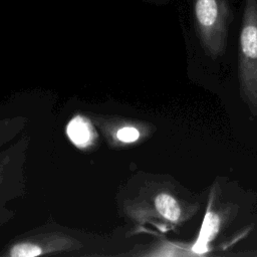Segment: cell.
<instances>
[{"mask_svg": "<svg viewBox=\"0 0 257 257\" xmlns=\"http://www.w3.org/2000/svg\"><path fill=\"white\" fill-rule=\"evenodd\" d=\"M25 116H13L0 119V148L15 140L28 124Z\"/></svg>", "mask_w": 257, "mask_h": 257, "instance_id": "obj_10", "label": "cell"}, {"mask_svg": "<svg viewBox=\"0 0 257 257\" xmlns=\"http://www.w3.org/2000/svg\"><path fill=\"white\" fill-rule=\"evenodd\" d=\"M238 81L241 99L257 116V0H245L239 35Z\"/></svg>", "mask_w": 257, "mask_h": 257, "instance_id": "obj_2", "label": "cell"}, {"mask_svg": "<svg viewBox=\"0 0 257 257\" xmlns=\"http://www.w3.org/2000/svg\"><path fill=\"white\" fill-rule=\"evenodd\" d=\"M238 212V206L232 202H222L221 189L218 184L214 183L210 189V195L207 203L205 218L200 230L197 243L193 249L197 250L199 246L207 247L225 228L229 221L234 219Z\"/></svg>", "mask_w": 257, "mask_h": 257, "instance_id": "obj_7", "label": "cell"}, {"mask_svg": "<svg viewBox=\"0 0 257 257\" xmlns=\"http://www.w3.org/2000/svg\"><path fill=\"white\" fill-rule=\"evenodd\" d=\"M97 132L112 149H124L141 145L156 131V127L137 118L115 114L88 112Z\"/></svg>", "mask_w": 257, "mask_h": 257, "instance_id": "obj_6", "label": "cell"}, {"mask_svg": "<svg viewBox=\"0 0 257 257\" xmlns=\"http://www.w3.org/2000/svg\"><path fill=\"white\" fill-rule=\"evenodd\" d=\"M194 18L198 37L206 54L221 56L227 46L230 23L229 0H194Z\"/></svg>", "mask_w": 257, "mask_h": 257, "instance_id": "obj_5", "label": "cell"}, {"mask_svg": "<svg viewBox=\"0 0 257 257\" xmlns=\"http://www.w3.org/2000/svg\"><path fill=\"white\" fill-rule=\"evenodd\" d=\"M97 130L87 114H75L66 125L71 143L80 150L90 149L97 139Z\"/></svg>", "mask_w": 257, "mask_h": 257, "instance_id": "obj_9", "label": "cell"}, {"mask_svg": "<svg viewBox=\"0 0 257 257\" xmlns=\"http://www.w3.org/2000/svg\"><path fill=\"white\" fill-rule=\"evenodd\" d=\"M84 244L60 229H41L13 238L0 251V257H38L76 252Z\"/></svg>", "mask_w": 257, "mask_h": 257, "instance_id": "obj_4", "label": "cell"}, {"mask_svg": "<svg viewBox=\"0 0 257 257\" xmlns=\"http://www.w3.org/2000/svg\"><path fill=\"white\" fill-rule=\"evenodd\" d=\"M30 137L23 135L0 152V227L14 217L6 204L26 194L25 164Z\"/></svg>", "mask_w": 257, "mask_h": 257, "instance_id": "obj_3", "label": "cell"}, {"mask_svg": "<svg viewBox=\"0 0 257 257\" xmlns=\"http://www.w3.org/2000/svg\"><path fill=\"white\" fill-rule=\"evenodd\" d=\"M117 203L120 215L140 229L148 224L162 230L182 226L201 208L199 198L173 178L149 174L132 179Z\"/></svg>", "mask_w": 257, "mask_h": 257, "instance_id": "obj_1", "label": "cell"}, {"mask_svg": "<svg viewBox=\"0 0 257 257\" xmlns=\"http://www.w3.org/2000/svg\"><path fill=\"white\" fill-rule=\"evenodd\" d=\"M197 254L194 252L193 245L174 242L169 240H157L148 244L136 245L132 250L119 255L123 256H142V257H171V256H189Z\"/></svg>", "mask_w": 257, "mask_h": 257, "instance_id": "obj_8", "label": "cell"}]
</instances>
